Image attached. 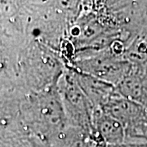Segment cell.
Masks as SVG:
<instances>
[{
    "label": "cell",
    "instance_id": "cell-2",
    "mask_svg": "<svg viewBox=\"0 0 147 147\" xmlns=\"http://www.w3.org/2000/svg\"><path fill=\"white\" fill-rule=\"evenodd\" d=\"M95 127L100 139L108 146H121L125 142V131L123 126L101 109L93 113Z\"/></svg>",
    "mask_w": 147,
    "mask_h": 147
},
{
    "label": "cell",
    "instance_id": "cell-1",
    "mask_svg": "<svg viewBox=\"0 0 147 147\" xmlns=\"http://www.w3.org/2000/svg\"><path fill=\"white\" fill-rule=\"evenodd\" d=\"M101 110L123 126L124 143L147 142V113L137 101L114 94Z\"/></svg>",
    "mask_w": 147,
    "mask_h": 147
}]
</instances>
